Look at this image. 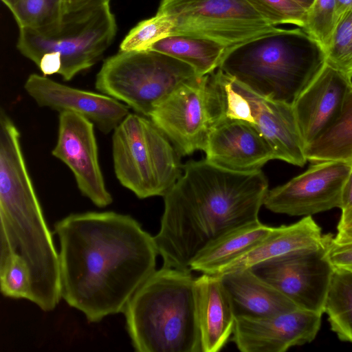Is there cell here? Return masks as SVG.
<instances>
[{
  "mask_svg": "<svg viewBox=\"0 0 352 352\" xmlns=\"http://www.w3.org/2000/svg\"><path fill=\"white\" fill-rule=\"evenodd\" d=\"M61 298L91 322L124 312L156 270L154 236L113 211L71 214L54 226Z\"/></svg>",
  "mask_w": 352,
  "mask_h": 352,
  "instance_id": "1",
  "label": "cell"
},
{
  "mask_svg": "<svg viewBox=\"0 0 352 352\" xmlns=\"http://www.w3.org/2000/svg\"><path fill=\"white\" fill-rule=\"evenodd\" d=\"M268 190L261 170L238 173L206 159L188 162L163 197L160 228L154 236L163 266L190 270L193 258L208 244L258 219Z\"/></svg>",
  "mask_w": 352,
  "mask_h": 352,
  "instance_id": "2",
  "label": "cell"
},
{
  "mask_svg": "<svg viewBox=\"0 0 352 352\" xmlns=\"http://www.w3.org/2000/svg\"><path fill=\"white\" fill-rule=\"evenodd\" d=\"M325 64V51L301 28H277L229 49L218 69L263 97L293 104Z\"/></svg>",
  "mask_w": 352,
  "mask_h": 352,
  "instance_id": "3",
  "label": "cell"
},
{
  "mask_svg": "<svg viewBox=\"0 0 352 352\" xmlns=\"http://www.w3.org/2000/svg\"><path fill=\"white\" fill-rule=\"evenodd\" d=\"M195 280L163 266L139 287L123 312L136 351L201 352Z\"/></svg>",
  "mask_w": 352,
  "mask_h": 352,
  "instance_id": "4",
  "label": "cell"
},
{
  "mask_svg": "<svg viewBox=\"0 0 352 352\" xmlns=\"http://www.w3.org/2000/svg\"><path fill=\"white\" fill-rule=\"evenodd\" d=\"M19 29L20 53L36 65L45 54H59L62 67L58 74L69 81L101 58L114 39L117 24L107 2L63 15L59 22L47 27Z\"/></svg>",
  "mask_w": 352,
  "mask_h": 352,
  "instance_id": "5",
  "label": "cell"
},
{
  "mask_svg": "<svg viewBox=\"0 0 352 352\" xmlns=\"http://www.w3.org/2000/svg\"><path fill=\"white\" fill-rule=\"evenodd\" d=\"M112 155L118 180L140 199L164 197L182 172L172 143L139 113H129L114 129Z\"/></svg>",
  "mask_w": 352,
  "mask_h": 352,
  "instance_id": "6",
  "label": "cell"
},
{
  "mask_svg": "<svg viewBox=\"0 0 352 352\" xmlns=\"http://www.w3.org/2000/svg\"><path fill=\"white\" fill-rule=\"evenodd\" d=\"M197 76L191 66L163 53L119 51L104 61L95 87L149 118L157 106Z\"/></svg>",
  "mask_w": 352,
  "mask_h": 352,
  "instance_id": "7",
  "label": "cell"
},
{
  "mask_svg": "<svg viewBox=\"0 0 352 352\" xmlns=\"http://www.w3.org/2000/svg\"><path fill=\"white\" fill-rule=\"evenodd\" d=\"M212 76L219 96L221 120H239L254 127L270 144L276 159L298 166L306 164L292 104L263 97L219 69Z\"/></svg>",
  "mask_w": 352,
  "mask_h": 352,
  "instance_id": "8",
  "label": "cell"
},
{
  "mask_svg": "<svg viewBox=\"0 0 352 352\" xmlns=\"http://www.w3.org/2000/svg\"><path fill=\"white\" fill-rule=\"evenodd\" d=\"M157 12L172 21L170 34L208 38L228 50L277 28L246 0H162Z\"/></svg>",
  "mask_w": 352,
  "mask_h": 352,
  "instance_id": "9",
  "label": "cell"
},
{
  "mask_svg": "<svg viewBox=\"0 0 352 352\" xmlns=\"http://www.w3.org/2000/svg\"><path fill=\"white\" fill-rule=\"evenodd\" d=\"M180 155L204 150L221 120V107L212 74L197 76L175 91L149 116Z\"/></svg>",
  "mask_w": 352,
  "mask_h": 352,
  "instance_id": "10",
  "label": "cell"
},
{
  "mask_svg": "<svg viewBox=\"0 0 352 352\" xmlns=\"http://www.w3.org/2000/svg\"><path fill=\"white\" fill-rule=\"evenodd\" d=\"M352 163H313L287 183L268 190L263 205L269 210L289 216H312L340 208L345 182Z\"/></svg>",
  "mask_w": 352,
  "mask_h": 352,
  "instance_id": "11",
  "label": "cell"
},
{
  "mask_svg": "<svg viewBox=\"0 0 352 352\" xmlns=\"http://www.w3.org/2000/svg\"><path fill=\"white\" fill-rule=\"evenodd\" d=\"M328 245L320 250L265 261L251 268L297 307L323 314L335 269L327 256Z\"/></svg>",
  "mask_w": 352,
  "mask_h": 352,
  "instance_id": "12",
  "label": "cell"
},
{
  "mask_svg": "<svg viewBox=\"0 0 352 352\" xmlns=\"http://www.w3.org/2000/svg\"><path fill=\"white\" fill-rule=\"evenodd\" d=\"M94 123L84 116L60 112L57 142L52 154L74 174L82 195L100 208L112 203L98 160Z\"/></svg>",
  "mask_w": 352,
  "mask_h": 352,
  "instance_id": "13",
  "label": "cell"
},
{
  "mask_svg": "<svg viewBox=\"0 0 352 352\" xmlns=\"http://www.w3.org/2000/svg\"><path fill=\"white\" fill-rule=\"evenodd\" d=\"M322 316L297 307L270 316H236L232 340L243 352H284L312 342Z\"/></svg>",
  "mask_w": 352,
  "mask_h": 352,
  "instance_id": "14",
  "label": "cell"
},
{
  "mask_svg": "<svg viewBox=\"0 0 352 352\" xmlns=\"http://www.w3.org/2000/svg\"><path fill=\"white\" fill-rule=\"evenodd\" d=\"M24 89L38 106L79 114L104 134L113 131L129 113L128 106L111 96L71 87L45 76L30 74Z\"/></svg>",
  "mask_w": 352,
  "mask_h": 352,
  "instance_id": "15",
  "label": "cell"
},
{
  "mask_svg": "<svg viewBox=\"0 0 352 352\" xmlns=\"http://www.w3.org/2000/svg\"><path fill=\"white\" fill-rule=\"evenodd\" d=\"M352 78L325 64L292 104L305 147L323 133L340 114Z\"/></svg>",
  "mask_w": 352,
  "mask_h": 352,
  "instance_id": "16",
  "label": "cell"
},
{
  "mask_svg": "<svg viewBox=\"0 0 352 352\" xmlns=\"http://www.w3.org/2000/svg\"><path fill=\"white\" fill-rule=\"evenodd\" d=\"M209 162L238 173L261 170L276 159L267 140L254 127L234 119H223L212 129L203 150Z\"/></svg>",
  "mask_w": 352,
  "mask_h": 352,
  "instance_id": "17",
  "label": "cell"
},
{
  "mask_svg": "<svg viewBox=\"0 0 352 352\" xmlns=\"http://www.w3.org/2000/svg\"><path fill=\"white\" fill-rule=\"evenodd\" d=\"M332 234H324L312 216L289 225L273 227L259 243L221 267L222 274L251 268L261 263L326 247Z\"/></svg>",
  "mask_w": 352,
  "mask_h": 352,
  "instance_id": "18",
  "label": "cell"
},
{
  "mask_svg": "<svg viewBox=\"0 0 352 352\" xmlns=\"http://www.w3.org/2000/svg\"><path fill=\"white\" fill-rule=\"evenodd\" d=\"M197 321L201 352H217L232 336L236 316L221 275L195 278Z\"/></svg>",
  "mask_w": 352,
  "mask_h": 352,
  "instance_id": "19",
  "label": "cell"
},
{
  "mask_svg": "<svg viewBox=\"0 0 352 352\" xmlns=\"http://www.w3.org/2000/svg\"><path fill=\"white\" fill-rule=\"evenodd\" d=\"M219 275L236 316L265 317L297 308L292 300L258 276L252 268Z\"/></svg>",
  "mask_w": 352,
  "mask_h": 352,
  "instance_id": "20",
  "label": "cell"
},
{
  "mask_svg": "<svg viewBox=\"0 0 352 352\" xmlns=\"http://www.w3.org/2000/svg\"><path fill=\"white\" fill-rule=\"evenodd\" d=\"M272 228L259 219L239 226L201 250L190 262L189 269L215 274L224 265L259 243Z\"/></svg>",
  "mask_w": 352,
  "mask_h": 352,
  "instance_id": "21",
  "label": "cell"
},
{
  "mask_svg": "<svg viewBox=\"0 0 352 352\" xmlns=\"http://www.w3.org/2000/svg\"><path fill=\"white\" fill-rule=\"evenodd\" d=\"M148 50L165 54L191 66L198 76L218 69L228 48L201 37L170 34L153 43Z\"/></svg>",
  "mask_w": 352,
  "mask_h": 352,
  "instance_id": "22",
  "label": "cell"
},
{
  "mask_svg": "<svg viewBox=\"0 0 352 352\" xmlns=\"http://www.w3.org/2000/svg\"><path fill=\"white\" fill-rule=\"evenodd\" d=\"M307 161L352 162V89L333 124L305 148Z\"/></svg>",
  "mask_w": 352,
  "mask_h": 352,
  "instance_id": "23",
  "label": "cell"
},
{
  "mask_svg": "<svg viewBox=\"0 0 352 352\" xmlns=\"http://www.w3.org/2000/svg\"><path fill=\"white\" fill-rule=\"evenodd\" d=\"M324 313L338 338L352 343V271L335 267L328 289Z\"/></svg>",
  "mask_w": 352,
  "mask_h": 352,
  "instance_id": "24",
  "label": "cell"
},
{
  "mask_svg": "<svg viewBox=\"0 0 352 352\" xmlns=\"http://www.w3.org/2000/svg\"><path fill=\"white\" fill-rule=\"evenodd\" d=\"M10 11L19 28H42L61 20L63 0H19Z\"/></svg>",
  "mask_w": 352,
  "mask_h": 352,
  "instance_id": "25",
  "label": "cell"
},
{
  "mask_svg": "<svg viewBox=\"0 0 352 352\" xmlns=\"http://www.w3.org/2000/svg\"><path fill=\"white\" fill-rule=\"evenodd\" d=\"M173 27L167 16L157 12L155 16L139 22L129 32L120 43V51L147 50L153 43L170 35Z\"/></svg>",
  "mask_w": 352,
  "mask_h": 352,
  "instance_id": "26",
  "label": "cell"
},
{
  "mask_svg": "<svg viewBox=\"0 0 352 352\" xmlns=\"http://www.w3.org/2000/svg\"><path fill=\"white\" fill-rule=\"evenodd\" d=\"M325 54L326 64L352 78V10L338 20Z\"/></svg>",
  "mask_w": 352,
  "mask_h": 352,
  "instance_id": "27",
  "label": "cell"
},
{
  "mask_svg": "<svg viewBox=\"0 0 352 352\" xmlns=\"http://www.w3.org/2000/svg\"><path fill=\"white\" fill-rule=\"evenodd\" d=\"M337 23L335 0H314L307 10L306 22L302 29L325 51L331 41Z\"/></svg>",
  "mask_w": 352,
  "mask_h": 352,
  "instance_id": "28",
  "label": "cell"
},
{
  "mask_svg": "<svg viewBox=\"0 0 352 352\" xmlns=\"http://www.w3.org/2000/svg\"><path fill=\"white\" fill-rule=\"evenodd\" d=\"M270 24H292L302 28L307 11L293 0H246Z\"/></svg>",
  "mask_w": 352,
  "mask_h": 352,
  "instance_id": "29",
  "label": "cell"
},
{
  "mask_svg": "<svg viewBox=\"0 0 352 352\" xmlns=\"http://www.w3.org/2000/svg\"><path fill=\"white\" fill-rule=\"evenodd\" d=\"M1 292L4 296L28 299L30 276L25 261L14 254L0 264Z\"/></svg>",
  "mask_w": 352,
  "mask_h": 352,
  "instance_id": "30",
  "label": "cell"
},
{
  "mask_svg": "<svg viewBox=\"0 0 352 352\" xmlns=\"http://www.w3.org/2000/svg\"><path fill=\"white\" fill-rule=\"evenodd\" d=\"M327 256L334 267L352 268V241L338 243L329 240Z\"/></svg>",
  "mask_w": 352,
  "mask_h": 352,
  "instance_id": "31",
  "label": "cell"
},
{
  "mask_svg": "<svg viewBox=\"0 0 352 352\" xmlns=\"http://www.w3.org/2000/svg\"><path fill=\"white\" fill-rule=\"evenodd\" d=\"M333 240L338 243L352 241V210L340 215L337 233L336 236H333Z\"/></svg>",
  "mask_w": 352,
  "mask_h": 352,
  "instance_id": "32",
  "label": "cell"
},
{
  "mask_svg": "<svg viewBox=\"0 0 352 352\" xmlns=\"http://www.w3.org/2000/svg\"><path fill=\"white\" fill-rule=\"evenodd\" d=\"M37 66L43 76L58 74L62 67L61 58L56 53L45 54L39 60Z\"/></svg>",
  "mask_w": 352,
  "mask_h": 352,
  "instance_id": "33",
  "label": "cell"
},
{
  "mask_svg": "<svg viewBox=\"0 0 352 352\" xmlns=\"http://www.w3.org/2000/svg\"><path fill=\"white\" fill-rule=\"evenodd\" d=\"M110 0H63V15L89 9Z\"/></svg>",
  "mask_w": 352,
  "mask_h": 352,
  "instance_id": "34",
  "label": "cell"
},
{
  "mask_svg": "<svg viewBox=\"0 0 352 352\" xmlns=\"http://www.w3.org/2000/svg\"><path fill=\"white\" fill-rule=\"evenodd\" d=\"M341 214L352 210V169L343 187L341 206Z\"/></svg>",
  "mask_w": 352,
  "mask_h": 352,
  "instance_id": "35",
  "label": "cell"
},
{
  "mask_svg": "<svg viewBox=\"0 0 352 352\" xmlns=\"http://www.w3.org/2000/svg\"><path fill=\"white\" fill-rule=\"evenodd\" d=\"M335 3L338 21L343 14L352 10V0H335Z\"/></svg>",
  "mask_w": 352,
  "mask_h": 352,
  "instance_id": "36",
  "label": "cell"
},
{
  "mask_svg": "<svg viewBox=\"0 0 352 352\" xmlns=\"http://www.w3.org/2000/svg\"><path fill=\"white\" fill-rule=\"evenodd\" d=\"M306 11L311 7L314 0H293Z\"/></svg>",
  "mask_w": 352,
  "mask_h": 352,
  "instance_id": "37",
  "label": "cell"
},
{
  "mask_svg": "<svg viewBox=\"0 0 352 352\" xmlns=\"http://www.w3.org/2000/svg\"><path fill=\"white\" fill-rule=\"evenodd\" d=\"M2 2L10 10L19 0H1Z\"/></svg>",
  "mask_w": 352,
  "mask_h": 352,
  "instance_id": "38",
  "label": "cell"
},
{
  "mask_svg": "<svg viewBox=\"0 0 352 352\" xmlns=\"http://www.w3.org/2000/svg\"><path fill=\"white\" fill-rule=\"evenodd\" d=\"M347 269H349V268H347ZM349 270H351L352 271V268H350Z\"/></svg>",
  "mask_w": 352,
  "mask_h": 352,
  "instance_id": "39",
  "label": "cell"
},
{
  "mask_svg": "<svg viewBox=\"0 0 352 352\" xmlns=\"http://www.w3.org/2000/svg\"><path fill=\"white\" fill-rule=\"evenodd\" d=\"M351 163H352V162H351Z\"/></svg>",
  "mask_w": 352,
  "mask_h": 352,
  "instance_id": "40",
  "label": "cell"
}]
</instances>
